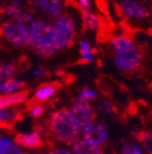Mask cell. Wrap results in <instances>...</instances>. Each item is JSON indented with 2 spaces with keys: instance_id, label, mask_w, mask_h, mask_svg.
Wrapping results in <instances>:
<instances>
[{
  "instance_id": "6da1fadb",
  "label": "cell",
  "mask_w": 152,
  "mask_h": 154,
  "mask_svg": "<svg viewBox=\"0 0 152 154\" xmlns=\"http://www.w3.org/2000/svg\"><path fill=\"white\" fill-rule=\"evenodd\" d=\"M27 46H30L43 58H50L57 53V32L54 27L49 23L38 20L29 31Z\"/></svg>"
},
{
  "instance_id": "7a4b0ae2",
  "label": "cell",
  "mask_w": 152,
  "mask_h": 154,
  "mask_svg": "<svg viewBox=\"0 0 152 154\" xmlns=\"http://www.w3.org/2000/svg\"><path fill=\"white\" fill-rule=\"evenodd\" d=\"M48 130L55 139L65 144H74L80 135V130L72 120L68 109L66 108L57 109L50 115Z\"/></svg>"
},
{
  "instance_id": "3957f363",
  "label": "cell",
  "mask_w": 152,
  "mask_h": 154,
  "mask_svg": "<svg viewBox=\"0 0 152 154\" xmlns=\"http://www.w3.org/2000/svg\"><path fill=\"white\" fill-rule=\"evenodd\" d=\"M53 27L57 32V49L60 51L72 46L76 38V25L72 16L62 13L54 18Z\"/></svg>"
},
{
  "instance_id": "277c9868",
  "label": "cell",
  "mask_w": 152,
  "mask_h": 154,
  "mask_svg": "<svg viewBox=\"0 0 152 154\" xmlns=\"http://www.w3.org/2000/svg\"><path fill=\"white\" fill-rule=\"evenodd\" d=\"M69 116L77 128L80 130H83L86 125L90 122H93L95 119V109L92 106L90 102L82 101L77 97L68 109Z\"/></svg>"
},
{
  "instance_id": "5b68a950",
  "label": "cell",
  "mask_w": 152,
  "mask_h": 154,
  "mask_svg": "<svg viewBox=\"0 0 152 154\" xmlns=\"http://www.w3.org/2000/svg\"><path fill=\"white\" fill-rule=\"evenodd\" d=\"M111 45L116 55L130 58L131 60L135 61L138 64L142 61V54L139 49L135 45V43L126 34L115 35L111 41Z\"/></svg>"
},
{
  "instance_id": "8992f818",
  "label": "cell",
  "mask_w": 152,
  "mask_h": 154,
  "mask_svg": "<svg viewBox=\"0 0 152 154\" xmlns=\"http://www.w3.org/2000/svg\"><path fill=\"white\" fill-rule=\"evenodd\" d=\"M0 34L13 45L25 46L28 44L29 31L16 20L3 24L0 27Z\"/></svg>"
},
{
  "instance_id": "52a82bcc",
  "label": "cell",
  "mask_w": 152,
  "mask_h": 154,
  "mask_svg": "<svg viewBox=\"0 0 152 154\" xmlns=\"http://www.w3.org/2000/svg\"><path fill=\"white\" fill-rule=\"evenodd\" d=\"M81 134L83 139L92 142L95 146L102 147L107 143L109 139V130L107 126L102 122L93 121L86 125L83 130H81Z\"/></svg>"
},
{
  "instance_id": "ba28073f",
  "label": "cell",
  "mask_w": 152,
  "mask_h": 154,
  "mask_svg": "<svg viewBox=\"0 0 152 154\" xmlns=\"http://www.w3.org/2000/svg\"><path fill=\"white\" fill-rule=\"evenodd\" d=\"M120 10L129 18L145 19L149 16L148 8L135 0H121Z\"/></svg>"
},
{
  "instance_id": "9c48e42d",
  "label": "cell",
  "mask_w": 152,
  "mask_h": 154,
  "mask_svg": "<svg viewBox=\"0 0 152 154\" xmlns=\"http://www.w3.org/2000/svg\"><path fill=\"white\" fill-rule=\"evenodd\" d=\"M32 5L36 10L52 18L61 15L64 10L63 0H32Z\"/></svg>"
},
{
  "instance_id": "30bf717a",
  "label": "cell",
  "mask_w": 152,
  "mask_h": 154,
  "mask_svg": "<svg viewBox=\"0 0 152 154\" xmlns=\"http://www.w3.org/2000/svg\"><path fill=\"white\" fill-rule=\"evenodd\" d=\"M59 89L60 85L57 82H46L40 85L34 92L31 103H45L48 100L53 97Z\"/></svg>"
},
{
  "instance_id": "8fae6325",
  "label": "cell",
  "mask_w": 152,
  "mask_h": 154,
  "mask_svg": "<svg viewBox=\"0 0 152 154\" xmlns=\"http://www.w3.org/2000/svg\"><path fill=\"white\" fill-rule=\"evenodd\" d=\"M15 143L19 147L28 148V149H35V148L43 147L44 141L42 135L37 132L33 133H19L15 136Z\"/></svg>"
},
{
  "instance_id": "7c38bea8",
  "label": "cell",
  "mask_w": 152,
  "mask_h": 154,
  "mask_svg": "<svg viewBox=\"0 0 152 154\" xmlns=\"http://www.w3.org/2000/svg\"><path fill=\"white\" fill-rule=\"evenodd\" d=\"M29 96L28 90H20L18 92L11 94H1L0 95V108L14 107L27 102Z\"/></svg>"
},
{
  "instance_id": "4fadbf2b",
  "label": "cell",
  "mask_w": 152,
  "mask_h": 154,
  "mask_svg": "<svg viewBox=\"0 0 152 154\" xmlns=\"http://www.w3.org/2000/svg\"><path fill=\"white\" fill-rule=\"evenodd\" d=\"M19 118V110L14 107L0 108V128L10 130Z\"/></svg>"
},
{
  "instance_id": "5bb4252c",
  "label": "cell",
  "mask_w": 152,
  "mask_h": 154,
  "mask_svg": "<svg viewBox=\"0 0 152 154\" xmlns=\"http://www.w3.org/2000/svg\"><path fill=\"white\" fill-rule=\"evenodd\" d=\"M80 12L84 29L87 30V31H96L100 27V24H101L100 17L94 12H92L89 9L80 8Z\"/></svg>"
},
{
  "instance_id": "9a60e30c",
  "label": "cell",
  "mask_w": 152,
  "mask_h": 154,
  "mask_svg": "<svg viewBox=\"0 0 152 154\" xmlns=\"http://www.w3.org/2000/svg\"><path fill=\"white\" fill-rule=\"evenodd\" d=\"M72 151L74 154H102L101 147L95 146L83 138L78 139L72 144Z\"/></svg>"
},
{
  "instance_id": "2e32d148",
  "label": "cell",
  "mask_w": 152,
  "mask_h": 154,
  "mask_svg": "<svg viewBox=\"0 0 152 154\" xmlns=\"http://www.w3.org/2000/svg\"><path fill=\"white\" fill-rule=\"evenodd\" d=\"M26 84L19 79L11 78V79H5L0 82V94H11L18 92L25 88Z\"/></svg>"
},
{
  "instance_id": "e0dca14e",
  "label": "cell",
  "mask_w": 152,
  "mask_h": 154,
  "mask_svg": "<svg viewBox=\"0 0 152 154\" xmlns=\"http://www.w3.org/2000/svg\"><path fill=\"white\" fill-rule=\"evenodd\" d=\"M114 64L118 70L122 71V72H132L139 65L137 62L131 60L130 58L119 55L114 56Z\"/></svg>"
},
{
  "instance_id": "ac0fdd59",
  "label": "cell",
  "mask_w": 152,
  "mask_h": 154,
  "mask_svg": "<svg viewBox=\"0 0 152 154\" xmlns=\"http://www.w3.org/2000/svg\"><path fill=\"white\" fill-rule=\"evenodd\" d=\"M136 138L142 143L143 149L147 152L148 154H152V133L151 132H145V131H139L136 132Z\"/></svg>"
},
{
  "instance_id": "d6986e66",
  "label": "cell",
  "mask_w": 152,
  "mask_h": 154,
  "mask_svg": "<svg viewBox=\"0 0 152 154\" xmlns=\"http://www.w3.org/2000/svg\"><path fill=\"white\" fill-rule=\"evenodd\" d=\"M17 74V67L12 63H3L0 65V80L11 79Z\"/></svg>"
},
{
  "instance_id": "ffe728a7",
  "label": "cell",
  "mask_w": 152,
  "mask_h": 154,
  "mask_svg": "<svg viewBox=\"0 0 152 154\" xmlns=\"http://www.w3.org/2000/svg\"><path fill=\"white\" fill-rule=\"evenodd\" d=\"M16 22L22 25L24 28H26L28 31H30L32 27L34 26V24L36 23V20L32 14L28 12H22L16 17Z\"/></svg>"
},
{
  "instance_id": "44dd1931",
  "label": "cell",
  "mask_w": 152,
  "mask_h": 154,
  "mask_svg": "<svg viewBox=\"0 0 152 154\" xmlns=\"http://www.w3.org/2000/svg\"><path fill=\"white\" fill-rule=\"evenodd\" d=\"M22 9H24V7H22L20 1H18V0H12V1L5 7L4 12L7 16L16 18L20 13H22Z\"/></svg>"
},
{
  "instance_id": "7402d4cb",
  "label": "cell",
  "mask_w": 152,
  "mask_h": 154,
  "mask_svg": "<svg viewBox=\"0 0 152 154\" xmlns=\"http://www.w3.org/2000/svg\"><path fill=\"white\" fill-rule=\"evenodd\" d=\"M97 96L98 94L95 90L90 89V88H84V89H82L80 91V94L78 95V99L82 100V101L90 102L97 99Z\"/></svg>"
},
{
  "instance_id": "603a6c76",
  "label": "cell",
  "mask_w": 152,
  "mask_h": 154,
  "mask_svg": "<svg viewBox=\"0 0 152 154\" xmlns=\"http://www.w3.org/2000/svg\"><path fill=\"white\" fill-rule=\"evenodd\" d=\"M29 112L33 118H40L45 112V107L39 103H32L29 107Z\"/></svg>"
},
{
  "instance_id": "cb8c5ba5",
  "label": "cell",
  "mask_w": 152,
  "mask_h": 154,
  "mask_svg": "<svg viewBox=\"0 0 152 154\" xmlns=\"http://www.w3.org/2000/svg\"><path fill=\"white\" fill-rule=\"evenodd\" d=\"M98 110L100 112L105 113V115H109V116H114L115 110H114V107H113V104L111 102H101V103L98 105Z\"/></svg>"
},
{
  "instance_id": "d4e9b609",
  "label": "cell",
  "mask_w": 152,
  "mask_h": 154,
  "mask_svg": "<svg viewBox=\"0 0 152 154\" xmlns=\"http://www.w3.org/2000/svg\"><path fill=\"white\" fill-rule=\"evenodd\" d=\"M14 142H12L9 138L0 136V154H7L13 147Z\"/></svg>"
},
{
  "instance_id": "484cf974",
  "label": "cell",
  "mask_w": 152,
  "mask_h": 154,
  "mask_svg": "<svg viewBox=\"0 0 152 154\" xmlns=\"http://www.w3.org/2000/svg\"><path fill=\"white\" fill-rule=\"evenodd\" d=\"M80 59L84 63H90L95 61V51H80Z\"/></svg>"
},
{
  "instance_id": "4316f807",
  "label": "cell",
  "mask_w": 152,
  "mask_h": 154,
  "mask_svg": "<svg viewBox=\"0 0 152 154\" xmlns=\"http://www.w3.org/2000/svg\"><path fill=\"white\" fill-rule=\"evenodd\" d=\"M49 154H74L72 150L67 149V148L63 147H57L52 148V149L49 151Z\"/></svg>"
},
{
  "instance_id": "83f0119b",
  "label": "cell",
  "mask_w": 152,
  "mask_h": 154,
  "mask_svg": "<svg viewBox=\"0 0 152 154\" xmlns=\"http://www.w3.org/2000/svg\"><path fill=\"white\" fill-rule=\"evenodd\" d=\"M132 146H133V144L129 143V142H126V143H124L122 146H121L120 154H133Z\"/></svg>"
},
{
  "instance_id": "f1b7e54d",
  "label": "cell",
  "mask_w": 152,
  "mask_h": 154,
  "mask_svg": "<svg viewBox=\"0 0 152 154\" xmlns=\"http://www.w3.org/2000/svg\"><path fill=\"white\" fill-rule=\"evenodd\" d=\"M33 74L36 77H46L49 75V72L44 70V69H36V70L33 71Z\"/></svg>"
},
{
  "instance_id": "f546056e",
  "label": "cell",
  "mask_w": 152,
  "mask_h": 154,
  "mask_svg": "<svg viewBox=\"0 0 152 154\" xmlns=\"http://www.w3.org/2000/svg\"><path fill=\"white\" fill-rule=\"evenodd\" d=\"M75 1L78 3L80 8H83V9H89L90 8L89 0H75Z\"/></svg>"
},
{
  "instance_id": "4dcf8cb0",
  "label": "cell",
  "mask_w": 152,
  "mask_h": 154,
  "mask_svg": "<svg viewBox=\"0 0 152 154\" xmlns=\"http://www.w3.org/2000/svg\"><path fill=\"white\" fill-rule=\"evenodd\" d=\"M132 150H133V154H144V149L139 143H135L132 146Z\"/></svg>"
}]
</instances>
